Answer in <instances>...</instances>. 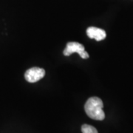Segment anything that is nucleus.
<instances>
[{"label":"nucleus","mask_w":133,"mask_h":133,"mask_svg":"<svg viewBox=\"0 0 133 133\" xmlns=\"http://www.w3.org/2000/svg\"><path fill=\"white\" fill-rule=\"evenodd\" d=\"M81 132L82 133H98L97 129L90 125L88 124H84L81 127Z\"/></svg>","instance_id":"nucleus-5"},{"label":"nucleus","mask_w":133,"mask_h":133,"mask_svg":"<svg viewBox=\"0 0 133 133\" xmlns=\"http://www.w3.org/2000/svg\"><path fill=\"white\" fill-rule=\"evenodd\" d=\"M87 34L89 38H94L98 42L104 40L107 36V34H106L104 30L98 28H95V27L88 28L87 30Z\"/></svg>","instance_id":"nucleus-4"},{"label":"nucleus","mask_w":133,"mask_h":133,"mask_svg":"<svg viewBox=\"0 0 133 133\" xmlns=\"http://www.w3.org/2000/svg\"><path fill=\"white\" fill-rule=\"evenodd\" d=\"M78 53L82 58H89V54L88 52L85 51V48L83 44L78 42H68L66 44V48L64 50V55L66 56H69L72 53Z\"/></svg>","instance_id":"nucleus-2"},{"label":"nucleus","mask_w":133,"mask_h":133,"mask_svg":"<svg viewBox=\"0 0 133 133\" xmlns=\"http://www.w3.org/2000/svg\"><path fill=\"white\" fill-rule=\"evenodd\" d=\"M103 108V101L98 97L90 98L84 105V110L87 115L90 118L96 121H103L105 118V113Z\"/></svg>","instance_id":"nucleus-1"},{"label":"nucleus","mask_w":133,"mask_h":133,"mask_svg":"<svg viewBox=\"0 0 133 133\" xmlns=\"http://www.w3.org/2000/svg\"><path fill=\"white\" fill-rule=\"evenodd\" d=\"M45 76V70L40 67H32L25 72L24 78L30 83H35L41 80Z\"/></svg>","instance_id":"nucleus-3"}]
</instances>
